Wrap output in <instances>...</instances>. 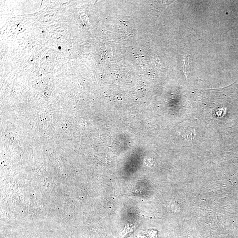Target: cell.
<instances>
[{
	"instance_id": "cell-1",
	"label": "cell",
	"mask_w": 238,
	"mask_h": 238,
	"mask_svg": "<svg viewBox=\"0 0 238 238\" xmlns=\"http://www.w3.org/2000/svg\"><path fill=\"white\" fill-rule=\"evenodd\" d=\"M138 226V225L137 224H136L133 225L129 226L126 227V228L122 232L119 238H125L127 236L134 231L137 228Z\"/></svg>"
},
{
	"instance_id": "cell-2",
	"label": "cell",
	"mask_w": 238,
	"mask_h": 238,
	"mask_svg": "<svg viewBox=\"0 0 238 238\" xmlns=\"http://www.w3.org/2000/svg\"><path fill=\"white\" fill-rule=\"evenodd\" d=\"M183 72L186 77L190 73V66H189V60L187 57H184V65H183Z\"/></svg>"
}]
</instances>
